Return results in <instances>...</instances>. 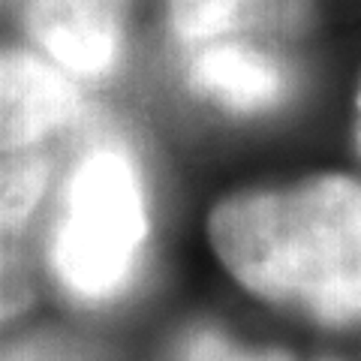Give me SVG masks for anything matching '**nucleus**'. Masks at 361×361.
<instances>
[{
	"label": "nucleus",
	"instance_id": "f257e3e1",
	"mask_svg": "<svg viewBox=\"0 0 361 361\" xmlns=\"http://www.w3.org/2000/svg\"><path fill=\"white\" fill-rule=\"evenodd\" d=\"M211 241L250 292L325 325L361 319V184L316 175L220 202Z\"/></svg>",
	"mask_w": 361,
	"mask_h": 361
},
{
	"label": "nucleus",
	"instance_id": "f03ea898",
	"mask_svg": "<svg viewBox=\"0 0 361 361\" xmlns=\"http://www.w3.org/2000/svg\"><path fill=\"white\" fill-rule=\"evenodd\" d=\"M148 241V196L133 151L97 139L63 187L51 235V268L73 298L103 304L123 295L139 274Z\"/></svg>",
	"mask_w": 361,
	"mask_h": 361
},
{
	"label": "nucleus",
	"instance_id": "7ed1b4c3",
	"mask_svg": "<svg viewBox=\"0 0 361 361\" xmlns=\"http://www.w3.org/2000/svg\"><path fill=\"white\" fill-rule=\"evenodd\" d=\"M130 0H25L30 37L66 73L106 78L123 54Z\"/></svg>",
	"mask_w": 361,
	"mask_h": 361
},
{
	"label": "nucleus",
	"instance_id": "20e7f679",
	"mask_svg": "<svg viewBox=\"0 0 361 361\" xmlns=\"http://www.w3.org/2000/svg\"><path fill=\"white\" fill-rule=\"evenodd\" d=\"M190 87L235 115H262L286 103L292 70L256 42L217 39L187 49Z\"/></svg>",
	"mask_w": 361,
	"mask_h": 361
},
{
	"label": "nucleus",
	"instance_id": "39448f33",
	"mask_svg": "<svg viewBox=\"0 0 361 361\" xmlns=\"http://www.w3.org/2000/svg\"><path fill=\"white\" fill-rule=\"evenodd\" d=\"M82 94L70 75L30 51H0V151H21L73 123Z\"/></svg>",
	"mask_w": 361,
	"mask_h": 361
},
{
	"label": "nucleus",
	"instance_id": "423d86ee",
	"mask_svg": "<svg viewBox=\"0 0 361 361\" xmlns=\"http://www.w3.org/2000/svg\"><path fill=\"white\" fill-rule=\"evenodd\" d=\"M265 0H169V21L175 37L187 45L235 37L247 21L262 13Z\"/></svg>",
	"mask_w": 361,
	"mask_h": 361
},
{
	"label": "nucleus",
	"instance_id": "0eeeda50",
	"mask_svg": "<svg viewBox=\"0 0 361 361\" xmlns=\"http://www.w3.org/2000/svg\"><path fill=\"white\" fill-rule=\"evenodd\" d=\"M49 184V163L39 154H13L0 160V226L25 229Z\"/></svg>",
	"mask_w": 361,
	"mask_h": 361
},
{
	"label": "nucleus",
	"instance_id": "6e6552de",
	"mask_svg": "<svg viewBox=\"0 0 361 361\" xmlns=\"http://www.w3.org/2000/svg\"><path fill=\"white\" fill-rule=\"evenodd\" d=\"M33 298V268L21 229L0 226V319L25 310Z\"/></svg>",
	"mask_w": 361,
	"mask_h": 361
},
{
	"label": "nucleus",
	"instance_id": "1a4fd4ad",
	"mask_svg": "<svg viewBox=\"0 0 361 361\" xmlns=\"http://www.w3.org/2000/svg\"><path fill=\"white\" fill-rule=\"evenodd\" d=\"M178 361H292L280 349H244L235 346L217 329H196L184 337Z\"/></svg>",
	"mask_w": 361,
	"mask_h": 361
},
{
	"label": "nucleus",
	"instance_id": "9d476101",
	"mask_svg": "<svg viewBox=\"0 0 361 361\" xmlns=\"http://www.w3.org/2000/svg\"><path fill=\"white\" fill-rule=\"evenodd\" d=\"M0 361H99L82 341L63 334H37L27 341L0 346Z\"/></svg>",
	"mask_w": 361,
	"mask_h": 361
},
{
	"label": "nucleus",
	"instance_id": "9b49d317",
	"mask_svg": "<svg viewBox=\"0 0 361 361\" xmlns=\"http://www.w3.org/2000/svg\"><path fill=\"white\" fill-rule=\"evenodd\" d=\"M355 145H358V154H361V82L355 90Z\"/></svg>",
	"mask_w": 361,
	"mask_h": 361
}]
</instances>
